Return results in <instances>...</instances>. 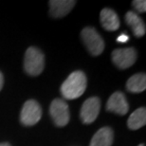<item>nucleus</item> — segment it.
<instances>
[{
	"instance_id": "obj_1",
	"label": "nucleus",
	"mask_w": 146,
	"mask_h": 146,
	"mask_svg": "<svg viewBox=\"0 0 146 146\" xmlns=\"http://www.w3.org/2000/svg\"><path fill=\"white\" fill-rule=\"evenodd\" d=\"M87 84L86 76L83 71H74L66 78L61 86L63 97L68 100L79 98L86 91Z\"/></svg>"
},
{
	"instance_id": "obj_2",
	"label": "nucleus",
	"mask_w": 146,
	"mask_h": 146,
	"mask_svg": "<svg viewBox=\"0 0 146 146\" xmlns=\"http://www.w3.org/2000/svg\"><path fill=\"white\" fill-rule=\"evenodd\" d=\"M24 68L29 75L37 76L41 74L45 68V57L39 48L31 46L25 54Z\"/></svg>"
},
{
	"instance_id": "obj_3",
	"label": "nucleus",
	"mask_w": 146,
	"mask_h": 146,
	"mask_svg": "<svg viewBox=\"0 0 146 146\" xmlns=\"http://www.w3.org/2000/svg\"><path fill=\"white\" fill-rule=\"evenodd\" d=\"M81 37L86 49L93 56H98L104 51V42L94 28H84L81 33Z\"/></svg>"
},
{
	"instance_id": "obj_4",
	"label": "nucleus",
	"mask_w": 146,
	"mask_h": 146,
	"mask_svg": "<svg viewBox=\"0 0 146 146\" xmlns=\"http://www.w3.org/2000/svg\"><path fill=\"white\" fill-rule=\"evenodd\" d=\"M42 117L40 104L34 100H29L24 104L20 114V121L24 125L31 126L36 124Z\"/></svg>"
},
{
	"instance_id": "obj_5",
	"label": "nucleus",
	"mask_w": 146,
	"mask_h": 146,
	"mask_svg": "<svg viewBox=\"0 0 146 146\" xmlns=\"http://www.w3.org/2000/svg\"><path fill=\"white\" fill-rule=\"evenodd\" d=\"M49 113L54 123L59 127H63L68 123L69 118V109L68 104L61 99H55L49 107Z\"/></svg>"
},
{
	"instance_id": "obj_6",
	"label": "nucleus",
	"mask_w": 146,
	"mask_h": 146,
	"mask_svg": "<svg viewBox=\"0 0 146 146\" xmlns=\"http://www.w3.org/2000/svg\"><path fill=\"white\" fill-rule=\"evenodd\" d=\"M111 57L113 63L119 68L125 69L135 64L137 60V51L133 48H116L113 50Z\"/></svg>"
},
{
	"instance_id": "obj_7",
	"label": "nucleus",
	"mask_w": 146,
	"mask_h": 146,
	"mask_svg": "<svg viewBox=\"0 0 146 146\" xmlns=\"http://www.w3.org/2000/svg\"><path fill=\"white\" fill-rule=\"evenodd\" d=\"M101 109V101L97 97H91L82 106L80 118L84 124H90L97 119Z\"/></svg>"
},
{
	"instance_id": "obj_8",
	"label": "nucleus",
	"mask_w": 146,
	"mask_h": 146,
	"mask_svg": "<svg viewBox=\"0 0 146 146\" xmlns=\"http://www.w3.org/2000/svg\"><path fill=\"white\" fill-rule=\"evenodd\" d=\"M106 109L109 112H114L121 116L125 115L129 110V104L123 93L119 91L113 93L107 101Z\"/></svg>"
},
{
	"instance_id": "obj_9",
	"label": "nucleus",
	"mask_w": 146,
	"mask_h": 146,
	"mask_svg": "<svg viewBox=\"0 0 146 146\" xmlns=\"http://www.w3.org/2000/svg\"><path fill=\"white\" fill-rule=\"evenodd\" d=\"M76 1L73 0H50L49 5V14L54 18H61L70 13L74 8Z\"/></svg>"
},
{
	"instance_id": "obj_10",
	"label": "nucleus",
	"mask_w": 146,
	"mask_h": 146,
	"mask_svg": "<svg viewBox=\"0 0 146 146\" xmlns=\"http://www.w3.org/2000/svg\"><path fill=\"white\" fill-rule=\"evenodd\" d=\"M125 22L137 37H142L145 34V24L139 14L134 11H127V13L125 14Z\"/></svg>"
},
{
	"instance_id": "obj_11",
	"label": "nucleus",
	"mask_w": 146,
	"mask_h": 146,
	"mask_svg": "<svg viewBox=\"0 0 146 146\" xmlns=\"http://www.w3.org/2000/svg\"><path fill=\"white\" fill-rule=\"evenodd\" d=\"M100 19L102 26L106 31H117L119 27V19L115 11L110 10V9H104L101 11Z\"/></svg>"
},
{
	"instance_id": "obj_12",
	"label": "nucleus",
	"mask_w": 146,
	"mask_h": 146,
	"mask_svg": "<svg viewBox=\"0 0 146 146\" xmlns=\"http://www.w3.org/2000/svg\"><path fill=\"white\" fill-rule=\"evenodd\" d=\"M113 143V131L110 127H103L93 136L89 146H111Z\"/></svg>"
},
{
	"instance_id": "obj_13",
	"label": "nucleus",
	"mask_w": 146,
	"mask_h": 146,
	"mask_svg": "<svg viewBox=\"0 0 146 146\" xmlns=\"http://www.w3.org/2000/svg\"><path fill=\"white\" fill-rule=\"evenodd\" d=\"M126 88L129 92L141 93L146 88V75L144 73H138L129 78L126 83Z\"/></svg>"
},
{
	"instance_id": "obj_14",
	"label": "nucleus",
	"mask_w": 146,
	"mask_h": 146,
	"mask_svg": "<svg viewBox=\"0 0 146 146\" xmlns=\"http://www.w3.org/2000/svg\"><path fill=\"white\" fill-rule=\"evenodd\" d=\"M146 123V109L141 107L131 114L127 121V125L131 130H137L144 126Z\"/></svg>"
},
{
	"instance_id": "obj_15",
	"label": "nucleus",
	"mask_w": 146,
	"mask_h": 146,
	"mask_svg": "<svg viewBox=\"0 0 146 146\" xmlns=\"http://www.w3.org/2000/svg\"><path fill=\"white\" fill-rule=\"evenodd\" d=\"M132 6L135 10L139 13H143L146 11V1L144 0H134Z\"/></svg>"
},
{
	"instance_id": "obj_16",
	"label": "nucleus",
	"mask_w": 146,
	"mask_h": 146,
	"mask_svg": "<svg viewBox=\"0 0 146 146\" xmlns=\"http://www.w3.org/2000/svg\"><path fill=\"white\" fill-rule=\"evenodd\" d=\"M128 40H129V37L124 33H122L121 35H119L117 38V41H118L119 43H125V42H127Z\"/></svg>"
},
{
	"instance_id": "obj_17",
	"label": "nucleus",
	"mask_w": 146,
	"mask_h": 146,
	"mask_svg": "<svg viewBox=\"0 0 146 146\" xmlns=\"http://www.w3.org/2000/svg\"><path fill=\"white\" fill-rule=\"evenodd\" d=\"M3 84H4V77H3V74L0 72V90L2 89Z\"/></svg>"
},
{
	"instance_id": "obj_18",
	"label": "nucleus",
	"mask_w": 146,
	"mask_h": 146,
	"mask_svg": "<svg viewBox=\"0 0 146 146\" xmlns=\"http://www.w3.org/2000/svg\"><path fill=\"white\" fill-rule=\"evenodd\" d=\"M0 146H11V145L7 143V142H3V143H0Z\"/></svg>"
},
{
	"instance_id": "obj_19",
	"label": "nucleus",
	"mask_w": 146,
	"mask_h": 146,
	"mask_svg": "<svg viewBox=\"0 0 146 146\" xmlns=\"http://www.w3.org/2000/svg\"><path fill=\"white\" fill-rule=\"evenodd\" d=\"M139 146H144V144H141V145H139Z\"/></svg>"
}]
</instances>
